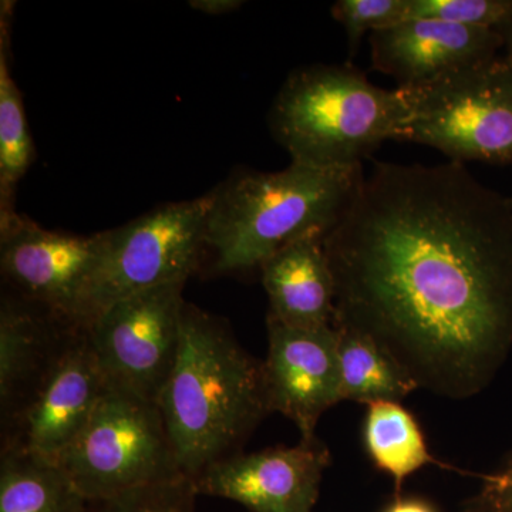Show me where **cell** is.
Listing matches in <instances>:
<instances>
[{"label":"cell","mask_w":512,"mask_h":512,"mask_svg":"<svg viewBox=\"0 0 512 512\" xmlns=\"http://www.w3.org/2000/svg\"><path fill=\"white\" fill-rule=\"evenodd\" d=\"M325 251L335 326L436 396L466 400L494 382L512 350V197L457 161H376Z\"/></svg>","instance_id":"cell-1"},{"label":"cell","mask_w":512,"mask_h":512,"mask_svg":"<svg viewBox=\"0 0 512 512\" xmlns=\"http://www.w3.org/2000/svg\"><path fill=\"white\" fill-rule=\"evenodd\" d=\"M181 471L195 480L241 453L268 416L264 362L218 316L185 302L177 362L158 399Z\"/></svg>","instance_id":"cell-2"},{"label":"cell","mask_w":512,"mask_h":512,"mask_svg":"<svg viewBox=\"0 0 512 512\" xmlns=\"http://www.w3.org/2000/svg\"><path fill=\"white\" fill-rule=\"evenodd\" d=\"M363 165L318 168L292 163L276 173L244 171L212 190L205 247L218 272L261 268L292 242L328 235L355 198Z\"/></svg>","instance_id":"cell-3"},{"label":"cell","mask_w":512,"mask_h":512,"mask_svg":"<svg viewBox=\"0 0 512 512\" xmlns=\"http://www.w3.org/2000/svg\"><path fill=\"white\" fill-rule=\"evenodd\" d=\"M407 113L399 87H377L350 64H312L289 74L268 120L292 163L348 168L399 140Z\"/></svg>","instance_id":"cell-4"},{"label":"cell","mask_w":512,"mask_h":512,"mask_svg":"<svg viewBox=\"0 0 512 512\" xmlns=\"http://www.w3.org/2000/svg\"><path fill=\"white\" fill-rule=\"evenodd\" d=\"M212 191L170 202L109 231L70 325L84 330L111 305L174 282H188L200 266Z\"/></svg>","instance_id":"cell-5"},{"label":"cell","mask_w":512,"mask_h":512,"mask_svg":"<svg viewBox=\"0 0 512 512\" xmlns=\"http://www.w3.org/2000/svg\"><path fill=\"white\" fill-rule=\"evenodd\" d=\"M399 89L409 111L399 140L457 163L512 164V69L504 56Z\"/></svg>","instance_id":"cell-6"},{"label":"cell","mask_w":512,"mask_h":512,"mask_svg":"<svg viewBox=\"0 0 512 512\" xmlns=\"http://www.w3.org/2000/svg\"><path fill=\"white\" fill-rule=\"evenodd\" d=\"M57 464L89 503L185 476L158 404L109 389Z\"/></svg>","instance_id":"cell-7"},{"label":"cell","mask_w":512,"mask_h":512,"mask_svg":"<svg viewBox=\"0 0 512 512\" xmlns=\"http://www.w3.org/2000/svg\"><path fill=\"white\" fill-rule=\"evenodd\" d=\"M185 285L128 296L84 329L107 389L158 404L180 352Z\"/></svg>","instance_id":"cell-8"},{"label":"cell","mask_w":512,"mask_h":512,"mask_svg":"<svg viewBox=\"0 0 512 512\" xmlns=\"http://www.w3.org/2000/svg\"><path fill=\"white\" fill-rule=\"evenodd\" d=\"M100 251L101 232L73 235L49 231L18 212L0 221L3 281L15 295L69 325Z\"/></svg>","instance_id":"cell-9"},{"label":"cell","mask_w":512,"mask_h":512,"mask_svg":"<svg viewBox=\"0 0 512 512\" xmlns=\"http://www.w3.org/2000/svg\"><path fill=\"white\" fill-rule=\"evenodd\" d=\"M106 390L86 333L74 329L35 396L2 427V448L59 463L92 419Z\"/></svg>","instance_id":"cell-10"},{"label":"cell","mask_w":512,"mask_h":512,"mask_svg":"<svg viewBox=\"0 0 512 512\" xmlns=\"http://www.w3.org/2000/svg\"><path fill=\"white\" fill-rule=\"evenodd\" d=\"M330 461L328 447L315 436L292 447L234 454L208 467L195 487L251 512H312Z\"/></svg>","instance_id":"cell-11"},{"label":"cell","mask_w":512,"mask_h":512,"mask_svg":"<svg viewBox=\"0 0 512 512\" xmlns=\"http://www.w3.org/2000/svg\"><path fill=\"white\" fill-rule=\"evenodd\" d=\"M268 355L264 360L269 412L295 423L301 439L315 437L320 417L342 402L338 332L296 328L266 316Z\"/></svg>","instance_id":"cell-12"},{"label":"cell","mask_w":512,"mask_h":512,"mask_svg":"<svg viewBox=\"0 0 512 512\" xmlns=\"http://www.w3.org/2000/svg\"><path fill=\"white\" fill-rule=\"evenodd\" d=\"M503 47L498 30L434 19L403 20L370 33L373 69L396 79L399 87L436 82L488 62Z\"/></svg>","instance_id":"cell-13"},{"label":"cell","mask_w":512,"mask_h":512,"mask_svg":"<svg viewBox=\"0 0 512 512\" xmlns=\"http://www.w3.org/2000/svg\"><path fill=\"white\" fill-rule=\"evenodd\" d=\"M74 328L52 312L3 293L0 303V414L15 419L62 355Z\"/></svg>","instance_id":"cell-14"},{"label":"cell","mask_w":512,"mask_h":512,"mask_svg":"<svg viewBox=\"0 0 512 512\" xmlns=\"http://www.w3.org/2000/svg\"><path fill=\"white\" fill-rule=\"evenodd\" d=\"M269 301L268 318L296 328L335 326V281L325 251V235L292 242L261 268Z\"/></svg>","instance_id":"cell-15"},{"label":"cell","mask_w":512,"mask_h":512,"mask_svg":"<svg viewBox=\"0 0 512 512\" xmlns=\"http://www.w3.org/2000/svg\"><path fill=\"white\" fill-rule=\"evenodd\" d=\"M89 501L60 464L2 448L0 512H86Z\"/></svg>","instance_id":"cell-16"},{"label":"cell","mask_w":512,"mask_h":512,"mask_svg":"<svg viewBox=\"0 0 512 512\" xmlns=\"http://www.w3.org/2000/svg\"><path fill=\"white\" fill-rule=\"evenodd\" d=\"M363 443L370 461L392 478L397 493L404 481L423 467L451 468L431 456L419 421L399 402L367 406Z\"/></svg>","instance_id":"cell-17"},{"label":"cell","mask_w":512,"mask_h":512,"mask_svg":"<svg viewBox=\"0 0 512 512\" xmlns=\"http://www.w3.org/2000/svg\"><path fill=\"white\" fill-rule=\"evenodd\" d=\"M335 328L342 402L350 400L366 406L400 403L419 389L406 370L372 339L343 326Z\"/></svg>","instance_id":"cell-18"},{"label":"cell","mask_w":512,"mask_h":512,"mask_svg":"<svg viewBox=\"0 0 512 512\" xmlns=\"http://www.w3.org/2000/svg\"><path fill=\"white\" fill-rule=\"evenodd\" d=\"M12 6L0 8V221L15 215V192L35 158L18 84L10 72L9 32Z\"/></svg>","instance_id":"cell-19"},{"label":"cell","mask_w":512,"mask_h":512,"mask_svg":"<svg viewBox=\"0 0 512 512\" xmlns=\"http://www.w3.org/2000/svg\"><path fill=\"white\" fill-rule=\"evenodd\" d=\"M197 497L195 481L180 476L92 501L86 512H194Z\"/></svg>","instance_id":"cell-20"},{"label":"cell","mask_w":512,"mask_h":512,"mask_svg":"<svg viewBox=\"0 0 512 512\" xmlns=\"http://www.w3.org/2000/svg\"><path fill=\"white\" fill-rule=\"evenodd\" d=\"M409 19L500 30L512 22V0H407L404 20Z\"/></svg>","instance_id":"cell-21"},{"label":"cell","mask_w":512,"mask_h":512,"mask_svg":"<svg viewBox=\"0 0 512 512\" xmlns=\"http://www.w3.org/2000/svg\"><path fill=\"white\" fill-rule=\"evenodd\" d=\"M406 9L407 0H339L332 6V16L345 29L353 56L366 32L403 22Z\"/></svg>","instance_id":"cell-22"},{"label":"cell","mask_w":512,"mask_h":512,"mask_svg":"<svg viewBox=\"0 0 512 512\" xmlns=\"http://www.w3.org/2000/svg\"><path fill=\"white\" fill-rule=\"evenodd\" d=\"M483 480L481 490L468 501L466 512H512V453Z\"/></svg>","instance_id":"cell-23"},{"label":"cell","mask_w":512,"mask_h":512,"mask_svg":"<svg viewBox=\"0 0 512 512\" xmlns=\"http://www.w3.org/2000/svg\"><path fill=\"white\" fill-rule=\"evenodd\" d=\"M382 512H440L436 505L416 495H399L386 505Z\"/></svg>","instance_id":"cell-24"},{"label":"cell","mask_w":512,"mask_h":512,"mask_svg":"<svg viewBox=\"0 0 512 512\" xmlns=\"http://www.w3.org/2000/svg\"><path fill=\"white\" fill-rule=\"evenodd\" d=\"M188 5L191 9L205 15L220 16L241 8L244 2L242 0H190Z\"/></svg>","instance_id":"cell-25"},{"label":"cell","mask_w":512,"mask_h":512,"mask_svg":"<svg viewBox=\"0 0 512 512\" xmlns=\"http://www.w3.org/2000/svg\"><path fill=\"white\" fill-rule=\"evenodd\" d=\"M503 35L505 55L504 59L510 64L512 69V22L505 25L503 29L498 30Z\"/></svg>","instance_id":"cell-26"}]
</instances>
